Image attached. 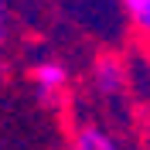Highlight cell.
Returning a JSON list of instances; mask_svg holds the SVG:
<instances>
[{"label": "cell", "instance_id": "1", "mask_svg": "<svg viewBox=\"0 0 150 150\" xmlns=\"http://www.w3.org/2000/svg\"><path fill=\"white\" fill-rule=\"evenodd\" d=\"M126 82V72H123V62L112 55H99L92 65V85L99 89L103 96H116Z\"/></svg>", "mask_w": 150, "mask_h": 150}, {"label": "cell", "instance_id": "2", "mask_svg": "<svg viewBox=\"0 0 150 150\" xmlns=\"http://www.w3.org/2000/svg\"><path fill=\"white\" fill-rule=\"evenodd\" d=\"M31 79H34L38 92L45 96V99H51L55 92H62L68 85V68L58 65V62H38V65L31 68Z\"/></svg>", "mask_w": 150, "mask_h": 150}, {"label": "cell", "instance_id": "3", "mask_svg": "<svg viewBox=\"0 0 150 150\" xmlns=\"http://www.w3.org/2000/svg\"><path fill=\"white\" fill-rule=\"evenodd\" d=\"M68 150H120V147H116V140H112L103 126H96V123H82V126H75Z\"/></svg>", "mask_w": 150, "mask_h": 150}, {"label": "cell", "instance_id": "4", "mask_svg": "<svg viewBox=\"0 0 150 150\" xmlns=\"http://www.w3.org/2000/svg\"><path fill=\"white\" fill-rule=\"evenodd\" d=\"M123 10H126L133 31L143 41H150V0H123Z\"/></svg>", "mask_w": 150, "mask_h": 150}]
</instances>
